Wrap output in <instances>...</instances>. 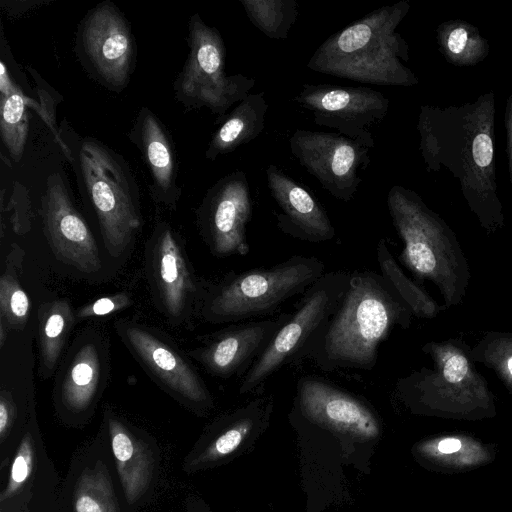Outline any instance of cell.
<instances>
[{
	"mask_svg": "<svg viewBox=\"0 0 512 512\" xmlns=\"http://www.w3.org/2000/svg\"><path fill=\"white\" fill-rule=\"evenodd\" d=\"M495 94L440 108L421 107L417 129L426 169L444 167L459 180L471 210L487 228L503 223L495 164Z\"/></svg>",
	"mask_w": 512,
	"mask_h": 512,
	"instance_id": "cell-1",
	"label": "cell"
},
{
	"mask_svg": "<svg viewBox=\"0 0 512 512\" xmlns=\"http://www.w3.org/2000/svg\"><path fill=\"white\" fill-rule=\"evenodd\" d=\"M412 311L393 286L371 270L351 272L335 312L309 343L303 359L325 372L370 371L378 348L396 326L407 328Z\"/></svg>",
	"mask_w": 512,
	"mask_h": 512,
	"instance_id": "cell-2",
	"label": "cell"
},
{
	"mask_svg": "<svg viewBox=\"0 0 512 512\" xmlns=\"http://www.w3.org/2000/svg\"><path fill=\"white\" fill-rule=\"evenodd\" d=\"M410 10L406 0L383 6L332 34L313 53L315 72L383 86L410 87L418 78L406 66L407 42L397 27Z\"/></svg>",
	"mask_w": 512,
	"mask_h": 512,
	"instance_id": "cell-3",
	"label": "cell"
},
{
	"mask_svg": "<svg viewBox=\"0 0 512 512\" xmlns=\"http://www.w3.org/2000/svg\"><path fill=\"white\" fill-rule=\"evenodd\" d=\"M393 226L403 241L399 261L417 278L438 286L447 304H457L467 283V266L444 221L405 187L394 185L387 196Z\"/></svg>",
	"mask_w": 512,
	"mask_h": 512,
	"instance_id": "cell-4",
	"label": "cell"
},
{
	"mask_svg": "<svg viewBox=\"0 0 512 512\" xmlns=\"http://www.w3.org/2000/svg\"><path fill=\"white\" fill-rule=\"evenodd\" d=\"M324 273L320 259L302 255L269 267L230 272L208 285L200 314L214 324L270 316L287 300L303 294Z\"/></svg>",
	"mask_w": 512,
	"mask_h": 512,
	"instance_id": "cell-5",
	"label": "cell"
},
{
	"mask_svg": "<svg viewBox=\"0 0 512 512\" xmlns=\"http://www.w3.org/2000/svg\"><path fill=\"white\" fill-rule=\"evenodd\" d=\"M350 277L351 272L346 270L325 272L302 294L289 319L242 377L240 394L260 390L280 369L303 360L309 343L335 312Z\"/></svg>",
	"mask_w": 512,
	"mask_h": 512,
	"instance_id": "cell-6",
	"label": "cell"
},
{
	"mask_svg": "<svg viewBox=\"0 0 512 512\" xmlns=\"http://www.w3.org/2000/svg\"><path fill=\"white\" fill-rule=\"evenodd\" d=\"M80 163L105 247L119 257L141 226L135 186L119 158L98 141L82 143Z\"/></svg>",
	"mask_w": 512,
	"mask_h": 512,
	"instance_id": "cell-7",
	"label": "cell"
},
{
	"mask_svg": "<svg viewBox=\"0 0 512 512\" xmlns=\"http://www.w3.org/2000/svg\"><path fill=\"white\" fill-rule=\"evenodd\" d=\"M188 42L189 55L175 85L177 96L185 105L223 115L249 94L255 80L240 73L225 74L226 49L220 32L197 14L190 18Z\"/></svg>",
	"mask_w": 512,
	"mask_h": 512,
	"instance_id": "cell-8",
	"label": "cell"
},
{
	"mask_svg": "<svg viewBox=\"0 0 512 512\" xmlns=\"http://www.w3.org/2000/svg\"><path fill=\"white\" fill-rule=\"evenodd\" d=\"M289 147L329 194L346 203L356 194L370 163V148L336 132L296 129Z\"/></svg>",
	"mask_w": 512,
	"mask_h": 512,
	"instance_id": "cell-9",
	"label": "cell"
},
{
	"mask_svg": "<svg viewBox=\"0 0 512 512\" xmlns=\"http://www.w3.org/2000/svg\"><path fill=\"white\" fill-rule=\"evenodd\" d=\"M291 417L356 440H372L381 432L377 414L363 398L314 375L297 380Z\"/></svg>",
	"mask_w": 512,
	"mask_h": 512,
	"instance_id": "cell-10",
	"label": "cell"
},
{
	"mask_svg": "<svg viewBox=\"0 0 512 512\" xmlns=\"http://www.w3.org/2000/svg\"><path fill=\"white\" fill-rule=\"evenodd\" d=\"M147 272L160 310L174 324L201 310L209 284L200 283L192 272L183 245L166 223H159L146 249Z\"/></svg>",
	"mask_w": 512,
	"mask_h": 512,
	"instance_id": "cell-11",
	"label": "cell"
},
{
	"mask_svg": "<svg viewBox=\"0 0 512 512\" xmlns=\"http://www.w3.org/2000/svg\"><path fill=\"white\" fill-rule=\"evenodd\" d=\"M294 100L313 115L319 126L357 140L368 148L375 145L372 128L387 115L390 101L369 87L303 84Z\"/></svg>",
	"mask_w": 512,
	"mask_h": 512,
	"instance_id": "cell-12",
	"label": "cell"
},
{
	"mask_svg": "<svg viewBox=\"0 0 512 512\" xmlns=\"http://www.w3.org/2000/svg\"><path fill=\"white\" fill-rule=\"evenodd\" d=\"M115 330L150 377L179 401L207 410L212 396L192 365L158 332L138 323L119 320Z\"/></svg>",
	"mask_w": 512,
	"mask_h": 512,
	"instance_id": "cell-13",
	"label": "cell"
},
{
	"mask_svg": "<svg viewBox=\"0 0 512 512\" xmlns=\"http://www.w3.org/2000/svg\"><path fill=\"white\" fill-rule=\"evenodd\" d=\"M198 215L201 233L213 255H247L252 199L245 172L237 170L217 181L209 189Z\"/></svg>",
	"mask_w": 512,
	"mask_h": 512,
	"instance_id": "cell-14",
	"label": "cell"
},
{
	"mask_svg": "<svg viewBox=\"0 0 512 512\" xmlns=\"http://www.w3.org/2000/svg\"><path fill=\"white\" fill-rule=\"evenodd\" d=\"M41 214L46 238L60 261L84 273L101 268L97 243L58 174L47 182Z\"/></svg>",
	"mask_w": 512,
	"mask_h": 512,
	"instance_id": "cell-15",
	"label": "cell"
},
{
	"mask_svg": "<svg viewBox=\"0 0 512 512\" xmlns=\"http://www.w3.org/2000/svg\"><path fill=\"white\" fill-rule=\"evenodd\" d=\"M289 317L290 314L285 313L232 325L211 335L203 346L190 354L213 376L243 377Z\"/></svg>",
	"mask_w": 512,
	"mask_h": 512,
	"instance_id": "cell-16",
	"label": "cell"
},
{
	"mask_svg": "<svg viewBox=\"0 0 512 512\" xmlns=\"http://www.w3.org/2000/svg\"><path fill=\"white\" fill-rule=\"evenodd\" d=\"M107 349L102 337L86 331L71 347L55 385V400L65 416H88L103 389Z\"/></svg>",
	"mask_w": 512,
	"mask_h": 512,
	"instance_id": "cell-17",
	"label": "cell"
},
{
	"mask_svg": "<svg viewBox=\"0 0 512 512\" xmlns=\"http://www.w3.org/2000/svg\"><path fill=\"white\" fill-rule=\"evenodd\" d=\"M266 178L270 194L280 208L276 219L281 232L311 243L335 237L325 209L308 190L273 164L266 168Z\"/></svg>",
	"mask_w": 512,
	"mask_h": 512,
	"instance_id": "cell-18",
	"label": "cell"
},
{
	"mask_svg": "<svg viewBox=\"0 0 512 512\" xmlns=\"http://www.w3.org/2000/svg\"><path fill=\"white\" fill-rule=\"evenodd\" d=\"M423 350L434 361L433 370H420L399 380L398 391L404 396L456 395L481 396L486 382L477 373L467 355L450 343H429Z\"/></svg>",
	"mask_w": 512,
	"mask_h": 512,
	"instance_id": "cell-19",
	"label": "cell"
},
{
	"mask_svg": "<svg viewBox=\"0 0 512 512\" xmlns=\"http://www.w3.org/2000/svg\"><path fill=\"white\" fill-rule=\"evenodd\" d=\"M83 40L100 75L113 85H124L134 49L130 29L117 9L107 3L97 6L85 20Z\"/></svg>",
	"mask_w": 512,
	"mask_h": 512,
	"instance_id": "cell-20",
	"label": "cell"
},
{
	"mask_svg": "<svg viewBox=\"0 0 512 512\" xmlns=\"http://www.w3.org/2000/svg\"><path fill=\"white\" fill-rule=\"evenodd\" d=\"M112 452L117 471L130 504L147 490L154 472L155 462L151 450L119 419L107 418Z\"/></svg>",
	"mask_w": 512,
	"mask_h": 512,
	"instance_id": "cell-21",
	"label": "cell"
},
{
	"mask_svg": "<svg viewBox=\"0 0 512 512\" xmlns=\"http://www.w3.org/2000/svg\"><path fill=\"white\" fill-rule=\"evenodd\" d=\"M150 169L161 200L172 204L177 198L176 161L169 137L157 117L148 109L140 112L134 134Z\"/></svg>",
	"mask_w": 512,
	"mask_h": 512,
	"instance_id": "cell-22",
	"label": "cell"
},
{
	"mask_svg": "<svg viewBox=\"0 0 512 512\" xmlns=\"http://www.w3.org/2000/svg\"><path fill=\"white\" fill-rule=\"evenodd\" d=\"M268 107L264 92L248 94L238 102L213 134L206 158L213 161L256 139L264 129Z\"/></svg>",
	"mask_w": 512,
	"mask_h": 512,
	"instance_id": "cell-23",
	"label": "cell"
},
{
	"mask_svg": "<svg viewBox=\"0 0 512 512\" xmlns=\"http://www.w3.org/2000/svg\"><path fill=\"white\" fill-rule=\"evenodd\" d=\"M76 320V313L66 299L45 302L38 308V343L40 372L50 377Z\"/></svg>",
	"mask_w": 512,
	"mask_h": 512,
	"instance_id": "cell-24",
	"label": "cell"
},
{
	"mask_svg": "<svg viewBox=\"0 0 512 512\" xmlns=\"http://www.w3.org/2000/svg\"><path fill=\"white\" fill-rule=\"evenodd\" d=\"M439 50L445 59L456 66H472L489 54V43L471 23L449 20L437 27Z\"/></svg>",
	"mask_w": 512,
	"mask_h": 512,
	"instance_id": "cell-25",
	"label": "cell"
},
{
	"mask_svg": "<svg viewBox=\"0 0 512 512\" xmlns=\"http://www.w3.org/2000/svg\"><path fill=\"white\" fill-rule=\"evenodd\" d=\"M0 130L2 140L14 161L23 155L28 134L26 101L21 90L14 85L1 63Z\"/></svg>",
	"mask_w": 512,
	"mask_h": 512,
	"instance_id": "cell-26",
	"label": "cell"
},
{
	"mask_svg": "<svg viewBox=\"0 0 512 512\" xmlns=\"http://www.w3.org/2000/svg\"><path fill=\"white\" fill-rule=\"evenodd\" d=\"M23 259L24 251L13 244L0 279V323L8 330L23 329L29 316L30 301L20 283Z\"/></svg>",
	"mask_w": 512,
	"mask_h": 512,
	"instance_id": "cell-27",
	"label": "cell"
},
{
	"mask_svg": "<svg viewBox=\"0 0 512 512\" xmlns=\"http://www.w3.org/2000/svg\"><path fill=\"white\" fill-rule=\"evenodd\" d=\"M377 262L381 275L393 286L418 317H434L439 308L433 299L417 284L410 280L391 254L385 239H381L376 247Z\"/></svg>",
	"mask_w": 512,
	"mask_h": 512,
	"instance_id": "cell-28",
	"label": "cell"
},
{
	"mask_svg": "<svg viewBox=\"0 0 512 512\" xmlns=\"http://www.w3.org/2000/svg\"><path fill=\"white\" fill-rule=\"evenodd\" d=\"M250 22L274 40L288 38L298 16L295 0H239Z\"/></svg>",
	"mask_w": 512,
	"mask_h": 512,
	"instance_id": "cell-29",
	"label": "cell"
},
{
	"mask_svg": "<svg viewBox=\"0 0 512 512\" xmlns=\"http://www.w3.org/2000/svg\"><path fill=\"white\" fill-rule=\"evenodd\" d=\"M34 426L35 421L32 422V419H30L27 432L23 435L11 463L8 484L0 496L2 508L7 503L12 504V501L23 495L28 485L32 484L37 466Z\"/></svg>",
	"mask_w": 512,
	"mask_h": 512,
	"instance_id": "cell-30",
	"label": "cell"
},
{
	"mask_svg": "<svg viewBox=\"0 0 512 512\" xmlns=\"http://www.w3.org/2000/svg\"><path fill=\"white\" fill-rule=\"evenodd\" d=\"M75 512H118L110 481L101 469L85 471L74 493Z\"/></svg>",
	"mask_w": 512,
	"mask_h": 512,
	"instance_id": "cell-31",
	"label": "cell"
},
{
	"mask_svg": "<svg viewBox=\"0 0 512 512\" xmlns=\"http://www.w3.org/2000/svg\"><path fill=\"white\" fill-rule=\"evenodd\" d=\"M485 359L494 367L506 384L512 387V337L492 341L485 352Z\"/></svg>",
	"mask_w": 512,
	"mask_h": 512,
	"instance_id": "cell-32",
	"label": "cell"
},
{
	"mask_svg": "<svg viewBox=\"0 0 512 512\" xmlns=\"http://www.w3.org/2000/svg\"><path fill=\"white\" fill-rule=\"evenodd\" d=\"M131 303V297L124 292L101 297L78 309L76 319L106 316L129 307Z\"/></svg>",
	"mask_w": 512,
	"mask_h": 512,
	"instance_id": "cell-33",
	"label": "cell"
},
{
	"mask_svg": "<svg viewBox=\"0 0 512 512\" xmlns=\"http://www.w3.org/2000/svg\"><path fill=\"white\" fill-rule=\"evenodd\" d=\"M17 406L10 391L2 389L0 393V442L3 447L11 440L17 420Z\"/></svg>",
	"mask_w": 512,
	"mask_h": 512,
	"instance_id": "cell-34",
	"label": "cell"
},
{
	"mask_svg": "<svg viewBox=\"0 0 512 512\" xmlns=\"http://www.w3.org/2000/svg\"><path fill=\"white\" fill-rule=\"evenodd\" d=\"M506 135H507V154L509 163V177L512 184V95L506 101L504 116Z\"/></svg>",
	"mask_w": 512,
	"mask_h": 512,
	"instance_id": "cell-35",
	"label": "cell"
},
{
	"mask_svg": "<svg viewBox=\"0 0 512 512\" xmlns=\"http://www.w3.org/2000/svg\"><path fill=\"white\" fill-rule=\"evenodd\" d=\"M461 447V442L458 439L455 438H447L442 440L439 445L438 449L440 452L445 454H450L458 451Z\"/></svg>",
	"mask_w": 512,
	"mask_h": 512,
	"instance_id": "cell-36",
	"label": "cell"
}]
</instances>
